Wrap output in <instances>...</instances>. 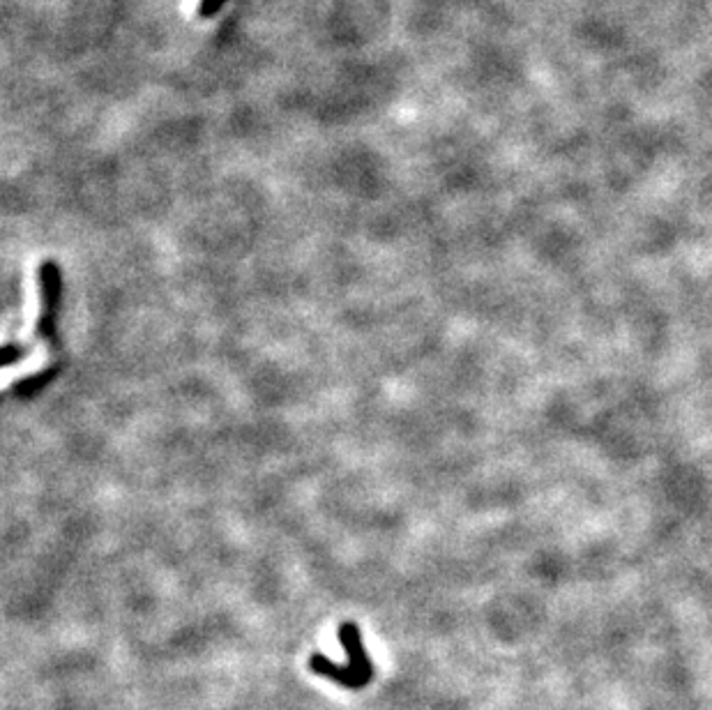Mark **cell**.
<instances>
[{
  "label": "cell",
  "mask_w": 712,
  "mask_h": 710,
  "mask_svg": "<svg viewBox=\"0 0 712 710\" xmlns=\"http://www.w3.org/2000/svg\"><path fill=\"white\" fill-rule=\"evenodd\" d=\"M229 3V0H201L199 5V17L201 19H212L215 14L222 12V7Z\"/></svg>",
  "instance_id": "7a4b0ae2"
},
{
  "label": "cell",
  "mask_w": 712,
  "mask_h": 710,
  "mask_svg": "<svg viewBox=\"0 0 712 710\" xmlns=\"http://www.w3.org/2000/svg\"><path fill=\"white\" fill-rule=\"evenodd\" d=\"M339 641H342V646L348 653L346 667H339V664L330 662L325 655H314L312 660H309V669H312L316 676L330 678V681L344 685L348 690H360V687L374 681V662L369 660L365 648H362L358 625L344 623L342 628H339Z\"/></svg>",
  "instance_id": "6da1fadb"
}]
</instances>
